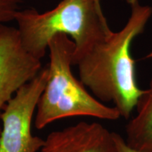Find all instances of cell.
<instances>
[{"instance_id":"obj_1","label":"cell","mask_w":152,"mask_h":152,"mask_svg":"<svg viewBox=\"0 0 152 152\" xmlns=\"http://www.w3.org/2000/svg\"><path fill=\"white\" fill-rule=\"evenodd\" d=\"M130 14L119 31L108 34L77 60L80 81L102 103H112L121 117L128 119L143 90L138 86L131 46L143 33L152 7L140 0H126Z\"/></svg>"},{"instance_id":"obj_2","label":"cell","mask_w":152,"mask_h":152,"mask_svg":"<svg viewBox=\"0 0 152 152\" xmlns=\"http://www.w3.org/2000/svg\"><path fill=\"white\" fill-rule=\"evenodd\" d=\"M14 20L23 46L39 60L53 37L68 36L74 42L73 65L112 31L99 0H61L43 13L35 8L20 9Z\"/></svg>"},{"instance_id":"obj_3","label":"cell","mask_w":152,"mask_h":152,"mask_svg":"<svg viewBox=\"0 0 152 152\" xmlns=\"http://www.w3.org/2000/svg\"><path fill=\"white\" fill-rule=\"evenodd\" d=\"M48 77L37 105L35 126L41 130L54 121L74 116H89L105 121L121 117L113 106H107L91 94L74 76V42L59 34L49 44Z\"/></svg>"},{"instance_id":"obj_4","label":"cell","mask_w":152,"mask_h":152,"mask_svg":"<svg viewBox=\"0 0 152 152\" xmlns=\"http://www.w3.org/2000/svg\"><path fill=\"white\" fill-rule=\"evenodd\" d=\"M48 77L47 66L18 90L0 114V152H37L45 140L33 136L31 125Z\"/></svg>"},{"instance_id":"obj_5","label":"cell","mask_w":152,"mask_h":152,"mask_svg":"<svg viewBox=\"0 0 152 152\" xmlns=\"http://www.w3.org/2000/svg\"><path fill=\"white\" fill-rule=\"evenodd\" d=\"M42 68L41 60L23 46L16 28L0 27V114L19 89Z\"/></svg>"},{"instance_id":"obj_6","label":"cell","mask_w":152,"mask_h":152,"mask_svg":"<svg viewBox=\"0 0 152 152\" xmlns=\"http://www.w3.org/2000/svg\"><path fill=\"white\" fill-rule=\"evenodd\" d=\"M39 152H118L111 132L99 123L82 122L49 133Z\"/></svg>"},{"instance_id":"obj_7","label":"cell","mask_w":152,"mask_h":152,"mask_svg":"<svg viewBox=\"0 0 152 152\" xmlns=\"http://www.w3.org/2000/svg\"><path fill=\"white\" fill-rule=\"evenodd\" d=\"M136 115L126 126L125 142L141 152H152V77L136 104Z\"/></svg>"},{"instance_id":"obj_8","label":"cell","mask_w":152,"mask_h":152,"mask_svg":"<svg viewBox=\"0 0 152 152\" xmlns=\"http://www.w3.org/2000/svg\"><path fill=\"white\" fill-rule=\"evenodd\" d=\"M23 0H0V27L14 20Z\"/></svg>"},{"instance_id":"obj_9","label":"cell","mask_w":152,"mask_h":152,"mask_svg":"<svg viewBox=\"0 0 152 152\" xmlns=\"http://www.w3.org/2000/svg\"><path fill=\"white\" fill-rule=\"evenodd\" d=\"M114 138H115V142L118 152H141L129 147L125 142V140H123L122 137L117 133L114 132Z\"/></svg>"},{"instance_id":"obj_10","label":"cell","mask_w":152,"mask_h":152,"mask_svg":"<svg viewBox=\"0 0 152 152\" xmlns=\"http://www.w3.org/2000/svg\"><path fill=\"white\" fill-rule=\"evenodd\" d=\"M146 58H152V51L149 53V54L147 55V56H146Z\"/></svg>"},{"instance_id":"obj_11","label":"cell","mask_w":152,"mask_h":152,"mask_svg":"<svg viewBox=\"0 0 152 152\" xmlns=\"http://www.w3.org/2000/svg\"><path fill=\"white\" fill-rule=\"evenodd\" d=\"M1 128L0 127V133H1Z\"/></svg>"}]
</instances>
